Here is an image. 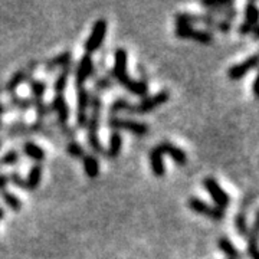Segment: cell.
Instances as JSON below:
<instances>
[{
    "label": "cell",
    "mask_w": 259,
    "mask_h": 259,
    "mask_svg": "<svg viewBox=\"0 0 259 259\" xmlns=\"http://www.w3.org/2000/svg\"><path fill=\"white\" fill-rule=\"evenodd\" d=\"M190 39H193L194 42H199V44H210L213 42V33L206 30V29H193L192 30V35H190Z\"/></svg>",
    "instance_id": "25"
},
{
    "label": "cell",
    "mask_w": 259,
    "mask_h": 259,
    "mask_svg": "<svg viewBox=\"0 0 259 259\" xmlns=\"http://www.w3.org/2000/svg\"><path fill=\"white\" fill-rule=\"evenodd\" d=\"M235 228L236 231L239 232L241 236L248 238V233H249V226H248V221H246V216L243 213H238L235 216Z\"/></svg>",
    "instance_id": "27"
},
{
    "label": "cell",
    "mask_w": 259,
    "mask_h": 259,
    "mask_svg": "<svg viewBox=\"0 0 259 259\" xmlns=\"http://www.w3.org/2000/svg\"><path fill=\"white\" fill-rule=\"evenodd\" d=\"M49 110H54L56 112L58 121L61 124H66L69 120V107H68V102L65 100L64 94H56L55 98L52 100Z\"/></svg>",
    "instance_id": "12"
},
{
    "label": "cell",
    "mask_w": 259,
    "mask_h": 259,
    "mask_svg": "<svg viewBox=\"0 0 259 259\" xmlns=\"http://www.w3.org/2000/svg\"><path fill=\"white\" fill-rule=\"evenodd\" d=\"M42 173H44V168H42L40 164H35L29 170L28 177L25 180L26 190H35V189H37V186L40 185V180H42Z\"/></svg>",
    "instance_id": "17"
},
{
    "label": "cell",
    "mask_w": 259,
    "mask_h": 259,
    "mask_svg": "<svg viewBox=\"0 0 259 259\" xmlns=\"http://www.w3.org/2000/svg\"><path fill=\"white\" fill-rule=\"evenodd\" d=\"M158 150H160L163 154L170 156L171 160L176 163L177 166H186V163H187V156H186V153L182 148H179L177 146H175L173 143H170V141H163V143L158 146Z\"/></svg>",
    "instance_id": "11"
},
{
    "label": "cell",
    "mask_w": 259,
    "mask_h": 259,
    "mask_svg": "<svg viewBox=\"0 0 259 259\" xmlns=\"http://www.w3.org/2000/svg\"><path fill=\"white\" fill-rule=\"evenodd\" d=\"M28 76H29L28 69H20V71H18V72H15V74H13V76H12V78L9 79L8 85H6L8 91H9V93L16 91V90H18V87H20L22 83L28 79Z\"/></svg>",
    "instance_id": "22"
},
{
    "label": "cell",
    "mask_w": 259,
    "mask_h": 259,
    "mask_svg": "<svg viewBox=\"0 0 259 259\" xmlns=\"http://www.w3.org/2000/svg\"><path fill=\"white\" fill-rule=\"evenodd\" d=\"M150 167H151V171L156 177H163L166 175L163 153L158 150V147H154L150 151Z\"/></svg>",
    "instance_id": "13"
},
{
    "label": "cell",
    "mask_w": 259,
    "mask_h": 259,
    "mask_svg": "<svg viewBox=\"0 0 259 259\" xmlns=\"http://www.w3.org/2000/svg\"><path fill=\"white\" fill-rule=\"evenodd\" d=\"M258 66V55L253 54L249 58H246L245 61H242L241 64H236L231 66L228 69V78L232 81H236V79H241L245 75L250 72L252 69H255Z\"/></svg>",
    "instance_id": "8"
},
{
    "label": "cell",
    "mask_w": 259,
    "mask_h": 259,
    "mask_svg": "<svg viewBox=\"0 0 259 259\" xmlns=\"http://www.w3.org/2000/svg\"><path fill=\"white\" fill-rule=\"evenodd\" d=\"M69 72H71V71H69V65H68V66H65L64 71L58 75L55 83H54V88H55L56 94H62L65 91V88H66V85H68V76H69Z\"/></svg>",
    "instance_id": "26"
},
{
    "label": "cell",
    "mask_w": 259,
    "mask_h": 259,
    "mask_svg": "<svg viewBox=\"0 0 259 259\" xmlns=\"http://www.w3.org/2000/svg\"><path fill=\"white\" fill-rule=\"evenodd\" d=\"M203 185L209 196L212 197L214 206L225 210L229 206V203H231V197H229V194L223 190L222 186L218 183V180L213 179V177H207V179H204Z\"/></svg>",
    "instance_id": "3"
},
{
    "label": "cell",
    "mask_w": 259,
    "mask_h": 259,
    "mask_svg": "<svg viewBox=\"0 0 259 259\" xmlns=\"http://www.w3.org/2000/svg\"><path fill=\"white\" fill-rule=\"evenodd\" d=\"M94 69V62L91 55L85 54L81 58L79 64H78V69H76V74H75V83L78 88H83V83L88 81V78L91 76Z\"/></svg>",
    "instance_id": "10"
},
{
    "label": "cell",
    "mask_w": 259,
    "mask_h": 259,
    "mask_svg": "<svg viewBox=\"0 0 259 259\" xmlns=\"http://www.w3.org/2000/svg\"><path fill=\"white\" fill-rule=\"evenodd\" d=\"M71 58H72V54L69 51H65L62 54L54 56L52 59H49L45 64V69L47 71H54L55 68H65V66L71 64Z\"/></svg>",
    "instance_id": "15"
},
{
    "label": "cell",
    "mask_w": 259,
    "mask_h": 259,
    "mask_svg": "<svg viewBox=\"0 0 259 259\" xmlns=\"http://www.w3.org/2000/svg\"><path fill=\"white\" fill-rule=\"evenodd\" d=\"M218 246H219V249L222 250L223 253H225L229 259H241V252H239V249L232 243L229 238L222 236V238L219 239V242H218Z\"/></svg>",
    "instance_id": "18"
},
{
    "label": "cell",
    "mask_w": 259,
    "mask_h": 259,
    "mask_svg": "<svg viewBox=\"0 0 259 259\" xmlns=\"http://www.w3.org/2000/svg\"><path fill=\"white\" fill-rule=\"evenodd\" d=\"M252 33H253V37H255V39H258L259 37V29H258V25H256V26H253V29H252Z\"/></svg>",
    "instance_id": "40"
},
{
    "label": "cell",
    "mask_w": 259,
    "mask_h": 259,
    "mask_svg": "<svg viewBox=\"0 0 259 259\" xmlns=\"http://www.w3.org/2000/svg\"><path fill=\"white\" fill-rule=\"evenodd\" d=\"M258 221H255L252 231L248 233V253H249L250 259H256V253H258Z\"/></svg>",
    "instance_id": "20"
},
{
    "label": "cell",
    "mask_w": 259,
    "mask_h": 259,
    "mask_svg": "<svg viewBox=\"0 0 259 259\" xmlns=\"http://www.w3.org/2000/svg\"><path fill=\"white\" fill-rule=\"evenodd\" d=\"M82 167L85 175L90 179H97L100 175V161L93 154H87L82 157Z\"/></svg>",
    "instance_id": "14"
},
{
    "label": "cell",
    "mask_w": 259,
    "mask_h": 259,
    "mask_svg": "<svg viewBox=\"0 0 259 259\" xmlns=\"http://www.w3.org/2000/svg\"><path fill=\"white\" fill-rule=\"evenodd\" d=\"M18 161L19 153L18 151H15V150H10V151H8L6 154H3V156L0 157V167L15 166V164H18Z\"/></svg>",
    "instance_id": "30"
},
{
    "label": "cell",
    "mask_w": 259,
    "mask_h": 259,
    "mask_svg": "<svg viewBox=\"0 0 259 259\" xmlns=\"http://www.w3.org/2000/svg\"><path fill=\"white\" fill-rule=\"evenodd\" d=\"M12 102L13 105L19 108V110H29L32 107V100H28V98H22V97H12Z\"/></svg>",
    "instance_id": "34"
},
{
    "label": "cell",
    "mask_w": 259,
    "mask_h": 259,
    "mask_svg": "<svg viewBox=\"0 0 259 259\" xmlns=\"http://www.w3.org/2000/svg\"><path fill=\"white\" fill-rule=\"evenodd\" d=\"M6 111H8V108H6V107H5V105L0 102V115H2V114H5Z\"/></svg>",
    "instance_id": "41"
},
{
    "label": "cell",
    "mask_w": 259,
    "mask_h": 259,
    "mask_svg": "<svg viewBox=\"0 0 259 259\" xmlns=\"http://www.w3.org/2000/svg\"><path fill=\"white\" fill-rule=\"evenodd\" d=\"M107 29H108V23L105 19H98L94 23L91 35L88 36V39L85 40V45H83L85 54L91 55L102 47V44L105 40V35H107Z\"/></svg>",
    "instance_id": "2"
},
{
    "label": "cell",
    "mask_w": 259,
    "mask_h": 259,
    "mask_svg": "<svg viewBox=\"0 0 259 259\" xmlns=\"http://www.w3.org/2000/svg\"><path fill=\"white\" fill-rule=\"evenodd\" d=\"M8 185H9V176L6 175H0V193L8 190Z\"/></svg>",
    "instance_id": "37"
},
{
    "label": "cell",
    "mask_w": 259,
    "mask_h": 259,
    "mask_svg": "<svg viewBox=\"0 0 259 259\" xmlns=\"http://www.w3.org/2000/svg\"><path fill=\"white\" fill-rule=\"evenodd\" d=\"M0 196H2V199H3V202L9 206L10 210H13V212H20V209H22V200L19 199L16 194L10 193L8 190H5V192L0 193Z\"/></svg>",
    "instance_id": "24"
},
{
    "label": "cell",
    "mask_w": 259,
    "mask_h": 259,
    "mask_svg": "<svg viewBox=\"0 0 259 259\" xmlns=\"http://www.w3.org/2000/svg\"><path fill=\"white\" fill-rule=\"evenodd\" d=\"M2 144H3V143H2V140H0V148H2Z\"/></svg>",
    "instance_id": "44"
},
{
    "label": "cell",
    "mask_w": 259,
    "mask_h": 259,
    "mask_svg": "<svg viewBox=\"0 0 259 259\" xmlns=\"http://www.w3.org/2000/svg\"><path fill=\"white\" fill-rule=\"evenodd\" d=\"M108 125L110 128L114 131H128L131 134H136V136H144L148 133V125L146 122H140V121L134 120H125V118H120V117H111L108 120Z\"/></svg>",
    "instance_id": "5"
},
{
    "label": "cell",
    "mask_w": 259,
    "mask_h": 259,
    "mask_svg": "<svg viewBox=\"0 0 259 259\" xmlns=\"http://www.w3.org/2000/svg\"><path fill=\"white\" fill-rule=\"evenodd\" d=\"M9 182H12L15 186H18L20 189H23V190H26V183H25V180L22 179V177L19 176L18 173H12L9 176Z\"/></svg>",
    "instance_id": "35"
},
{
    "label": "cell",
    "mask_w": 259,
    "mask_h": 259,
    "mask_svg": "<svg viewBox=\"0 0 259 259\" xmlns=\"http://www.w3.org/2000/svg\"><path fill=\"white\" fill-rule=\"evenodd\" d=\"M252 29H253V26H250V25L243 22L241 26H239V33L241 35H249L250 32H252Z\"/></svg>",
    "instance_id": "38"
},
{
    "label": "cell",
    "mask_w": 259,
    "mask_h": 259,
    "mask_svg": "<svg viewBox=\"0 0 259 259\" xmlns=\"http://www.w3.org/2000/svg\"><path fill=\"white\" fill-rule=\"evenodd\" d=\"M2 127H3V121L0 120V128H2Z\"/></svg>",
    "instance_id": "43"
},
{
    "label": "cell",
    "mask_w": 259,
    "mask_h": 259,
    "mask_svg": "<svg viewBox=\"0 0 259 259\" xmlns=\"http://www.w3.org/2000/svg\"><path fill=\"white\" fill-rule=\"evenodd\" d=\"M193 29V26H190V25H176L175 33L180 39H190V35H192Z\"/></svg>",
    "instance_id": "33"
},
{
    "label": "cell",
    "mask_w": 259,
    "mask_h": 259,
    "mask_svg": "<svg viewBox=\"0 0 259 259\" xmlns=\"http://www.w3.org/2000/svg\"><path fill=\"white\" fill-rule=\"evenodd\" d=\"M32 107H35V110H36V114L39 118L47 117L48 112L51 111V110H49V107H47V105L44 104V100H36V98H33V100H32Z\"/></svg>",
    "instance_id": "32"
},
{
    "label": "cell",
    "mask_w": 259,
    "mask_h": 259,
    "mask_svg": "<svg viewBox=\"0 0 259 259\" xmlns=\"http://www.w3.org/2000/svg\"><path fill=\"white\" fill-rule=\"evenodd\" d=\"M93 107V114L88 117V122H87V127H88V143L94 150V153H104V148H102L101 141H100V136H98V131H100V115H101V98L98 95H94L91 104Z\"/></svg>",
    "instance_id": "1"
},
{
    "label": "cell",
    "mask_w": 259,
    "mask_h": 259,
    "mask_svg": "<svg viewBox=\"0 0 259 259\" xmlns=\"http://www.w3.org/2000/svg\"><path fill=\"white\" fill-rule=\"evenodd\" d=\"M121 148H122V137L118 131H112L110 140H108V150L107 156L110 158H117L120 156Z\"/></svg>",
    "instance_id": "16"
},
{
    "label": "cell",
    "mask_w": 259,
    "mask_h": 259,
    "mask_svg": "<svg viewBox=\"0 0 259 259\" xmlns=\"http://www.w3.org/2000/svg\"><path fill=\"white\" fill-rule=\"evenodd\" d=\"M3 216H5V210H3V209L0 207V221L3 219Z\"/></svg>",
    "instance_id": "42"
},
{
    "label": "cell",
    "mask_w": 259,
    "mask_h": 259,
    "mask_svg": "<svg viewBox=\"0 0 259 259\" xmlns=\"http://www.w3.org/2000/svg\"><path fill=\"white\" fill-rule=\"evenodd\" d=\"M23 153L28 156L29 158H32L33 161H42L44 158H45V151H44V148L40 147V146H37L36 143H33V141H26L25 144H23Z\"/></svg>",
    "instance_id": "19"
},
{
    "label": "cell",
    "mask_w": 259,
    "mask_h": 259,
    "mask_svg": "<svg viewBox=\"0 0 259 259\" xmlns=\"http://www.w3.org/2000/svg\"><path fill=\"white\" fill-rule=\"evenodd\" d=\"M66 151H68V154L71 156V157H75V158H79V157H83L85 156V150L83 147L78 143V141H69L68 143V146H66Z\"/></svg>",
    "instance_id": "29"
},
{
    "label": "cell",
    "mask_w": 259,
    "mask_h": 259,
    "mask_svg": "<svg viewBox=\"0 0 259 259\" xmlns=\"http://www.w3.org/2000/svg\"><path fill=\"white\" fill-rule=\"evenodd\" d=\"M128 93L134 94L137 97H141V98H146V95L148 93V85L144 81H137V79H133L130 81L125 87H124Z\"/></svg>",
    "instance_id": "21"
},
{
    "label": "cell",
    "mask_w": 259,
    "mask_h": 259,
    "mask_svg": "<svg viewBox=\"0 0 259 259\" xmlns=\"http://www.w3.org/2000/svg\"><path fill=\"white\" fill-rule=\"evenodd\" d=\"M258 82H259V79H258V76L253 79V83H252V91H253V95L255 97H258Z\"/></svg>",
    "instance_id": "39"
},
{
    "label": "cell",
    "mask_w": 259,
    "mask_h": 259,
    "mask_svg": "<svg viewBox=\"0 0 259 259\" xmlns=\"http://www.w3.org/2000/svg\"><path fill=\"white\" fill-rule=\"evenodd\" d=\"M170 100V93L168 91H160L156 95H151V97H146L143 98V101H140L139 104H133L131 107V111L136 112V114H146V112L153 111L158 108L160 105L166 104Z\"/></svg>",
    "instance_id": "4"
},
{
    "label": "cell",
    "mask_w": 259,
    "mask_h": 259,
    "mask_svg": "<svg viewBox=\"0 0 259 259\" xmlns=\"http://www.w3.org/2000/svg\"><path fill=\"white\" fill-rule=\"evenodd\" d=\"M187 204H189L190 210L199 213V214H203V216H207V218H210L213 221H222L223 218H225V210L216 207V206H210V204L206 203L202 199L190 197Z\"/></svg>",
    "instance_id": "7"
},
{
    "label": "cell",
    "mask_w": 259,
    "mask_h": 259,
    "mask_svg": "<svg viewBox=\"0 0 259 259\" xmlns=\"http://www.w3.org/2000/svg\"><path fill=\"white\" fill-rule=\"evenodd\" d=\"M216 29H219V30L223 32V33H228V32L232 29V23L229 22V20H226V19H221V20H218Z\"/></svg>",
    "instance_id": "36"
},
{
    "label": "cell",
    "mask_w": 259,
    "mask_h": 259,
    "mask_svg": "<svg viewBox=\"0 0 259 259\" xmlns=\"http://www.w3.org/2000/svg\"><path fill=\"white\" fill-rule=\"evenodd\" d=\"M131 107H133V104L127 100H124V98H118V100H115V101L111 104V112L112 114H118L121 111H131Z\"/></svg>",
    "instance_id": "31"
},
{
    "label": "cell",
    "mask_w": 259,
    "mask_h": 259,
    "mask_svg": "<svg viewBox=\"0 0 259 259\" xmlns=\"http://www.w3.org/2000/svg\"><path fill=\"white\" fill-rule=\"evenodd\" d=\"M259 19V10L256 5L253 2L248 3L245 6V23H248L250 26H256Z\"/></svg>",
    "instance_id": "23"
},
{
    "label": "cell",
    "mask_w": 259,
    "mask_h": 259,
    "mask_svg": "<svg viewBox=\"0 0 259 259\" xmlns=\"http://www.w3.org/2000/svg\"><path fill=\"white\" fill-rule=\"evenodd\" d=\"M30 91H32L33 98H36V100H44V95H45V91H47V83L44 82V81L32 79V81H30Z\"/></svg>",
    "instance_id": "28"
},
{
    "label": "cell",
    "mask_w": 259,
    "mask_h": 259,
    "mask_svg": "<svg viewBox=\"0 0 259 259\" xmlns=\"http://www.w3.org/2000/svg\"><path fill=\"white\" fill-rule=\"evenodd\" d=\"M127 61H128L127 51L122 48H118L114 54V71H112V74L115 76L117 82L121 83L122 87H125L131 81L128 72H127Z\"/></svg>",
    "instance_id": "6"
},
{
    "label": "cell",
    "mask_w": 259,
    "mask_h": 259,
    "mask_svg": "<svg viewBox=\"0 0 259 259\" xmlns=\"http://www.w3.org/2000/svg\"><path fill=\"white\" fill-rule=\"evenodd\" d=\"M90 104H91L90 93L85 88H78V112H76V124H78V127H87Z\"/></svg>",
    "instance_id": "9"
}]
</instances>
